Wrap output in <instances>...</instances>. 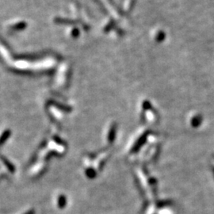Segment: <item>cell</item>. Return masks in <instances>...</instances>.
I'll return each instance as SVG.
<instances>
[{
	"mask_svg": "<svg viewBox=\"0 0 214 214\" xmlns=\"http://www.w3.org/2000/svg\"><path fill=\"white\" fill-rule=\"evenodd\" d=\"M11 135V130H9V129L5 130V131L3 132V133H2V134L1 135V136H0V146L3 144V143L10 138Z\"/></svg>",
	"mask_w": 214,
	"mask_h": 214,
	"instance_id": "6da1fadb",
	"label": "cell"
},
{
	"mask_svg": "<svg viewBox=\"0 0 214 214\" xmlns=\"http://www.w3.org/2000/svg\"><path fill=\"white\" fill-rule=\"evenodd\" d=\"M57 203H58V207L60 209L65 208L66 205H67V198H66V197L64 195H60L58 198Z\"/></svg>",
	"mask_w": 214,
	"mask_h": 214,
	"instance_id": "7a4b0ae2",
	"label": "cell"
},
{
	"mask_svg": "<svg viewBox=\"0 0 214 214\" xmlns=\"http://www.w3.org/2000/svg\"><path fill=\"white\" fill-rule=\"evenodd\" d=\"M1 159H2L3 163L6 165V166L7 167V169H8V170H9L11 172V173H14V172L15 171V167H14V165H13L12 163H11V162L8 160V159H6L5 157H3V156H2V157H1Z\"/></svg>",
	"mask_w": 214,
	"mask_h": 214,
	"instance_id": "3957f363",
	"label": "cell"
},
{
	"mask_svg": "<svg viewBox=\"0 0 214 214\" xmlns=\"http://www.w3.org/2000/svg\"><path fill=\"white\" fill-rule=\"evenodd\" d=\"M86 175H87V176L89 179H93V178L95 177L96 173L95 171H94V169H92V168H88V169L86 171Z\"/></svg>",
	"mask_w": 214,
	"mask_h": 214,
	"instance_id": "277c9868",
	"label": "cell"
},
{
	"mask_svg": "<svg viewBox=\"0 0 214 214\" xmlns=\"http://www.w3.org/2000/svg\"><path fill=\"white\" fill-rule=\"evenodd\" d=\"M54 139L56 140V142H57V143H60V144H63V143H64L63 142H61L62 140H60V138H57V136H54Z\"/></svg>",
	"mask_w": 214,
	"mask_h": 214,
	"instance_id": "5b68a950",
	"label": "cell"
},
{
	"mask_svg": "<svg viewBox=\"0 0 214 214\" xmlns=\"http://www.w3.org/2000/svg\"><path fill=\"white\" fill-rule=\"evenodd\" d=\"M24 214H35V211L34 210V209H31V210L28 211V212H25Z\"/></svg>",
	"mask_w": 214,
	"mask_h": 214,
	"instance_id": "8992f818",
	"label": "cell"
}]
</instances>
